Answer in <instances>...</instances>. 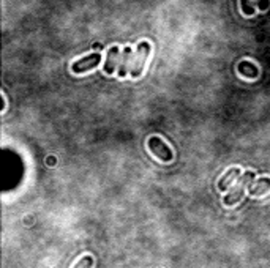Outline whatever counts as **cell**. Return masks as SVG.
Returning a JSON list of instances; mask_svg holds the SVG:
<instances>
[{
    "label": "cell",
    "instance_id": "5b68a950",
    "mask_svg": "<svg viewBox=\"0 0 270 268\" xmlns=\"http://www.w3.org/2000/svg\"><path fill=\"white\" fill-rule=\"evenodd\" d=\"M240 175H242L240 167H231L228 172H225V175L218 180V190L220 191H226L234 182L240 178Z\"/></svg>",
    "mask_w": 270,
    "mask_h": 268
},
{
    "label": "cell",
    "instance_id": "8992f818",
    "mask_svg": "<svg viewBox=\"0 0 270 268\" xmlns=\"http://www.w3.org/2000/svg\"><path fill=\"white\" fill-rule=\"evenodd\" d=\"M270 191V178L268 177H261L251 183V186L248 188V193L251 197H261L264 194H267Z\"/></svg>",
    "mask_w": 270,
    "mask_h": 268
},
{
    "label": "cell",
    "instance_id": "9c48e42d",
    "mask_svg": "<svg viewBox=\"0 0 270 268\" xmlns=\"http://www.w3.org/2000/svg\"><path fill=\"white\" fill-rule=\"evenodd\" d=\"M131 55H133L131 48H130V46H126V48L123 49V55H122V59H120L119 71H117V74H119V77H125V76H126L128 66H130V62H131Z\"/></svg>",
    "mask_w": 270,
    "mask_h": 268
},
{
    "label": "cell",
    "instance_id": "6da1fadb",
    "mask_svg": "<svg viewBox=\"0 0 270 268\" xmlns=\"http://www.w3.org/2000/svg\"><path fill=\"white\" fill-rule=\"evenodd\" d=\"M254 173H256V172H253V170L243 172L242 175H240V178L237 180L236 186H234V188L225 196V199H223V204L228 205V207H231V205H236L237 202H240V199H242L243 194H245V190L250 188L251 183L254 182Z\"/></svg>",
    "mask_w": 270,
    "mask_h": 268
},
{
    "label": "cell",
    "instance_id": "ba28073f",
    "mask_svg": "<svg viewBox=\"0 0 270 268\" xmlns=\"http://www.w3.org/2000/svg\"><path fill=\"white\" fill-rule=\"evenodd\" d=\"M239 69V73L243 76V77H248V79H256L257 76H259V69H257V66L248 60H243L239 63L237 66Z\"/></svg>",
    "mask_w": 270,
    "mask_h": 268
},
{
    "label": "cell",
    "instance_id": "52a82bcc",
    "mask_svg": "<svg viewBox=\"0 0 270 268\" xmlns=\"http://www.w3.org/2000/svg\"><path fill=\"white\" fill-rule=\"evenodd\" d=\"M119 48L117 46H112V48L108 51V57H106V62H104L103 66V71L106 74H112L117 68V63H119Z\"/></svg>",
    "mask_w": 270,
    "mask_h": 268
},
{
    "label": "cell",
    "instance_id": "3957f363",
    "mask_svg": "<svg viewBox=\"0 0 270 268\" xmlns=\"http://www.w3.org/2000/svg\"><path fill=\"white\" fill-rule=\"evenodd\" d=\"M150 49L152 46L149 41H141L138 44V55L134 59V65H133V69H131V77H139L143 76L144 73V66H146V62L149 59V54H150Z\"/></svg>",
    "mask_w": 270,
    "mask_h": 268
},
{
    "label": "cell",
    "instance_id": "8fae6325",
    "mask_svg": "<svg viewBox=\"0 0 270 268\" xmlns=\"http://www.w3.org/2000/svg\"><path fill=\"white\" fill-rule=\"evenodd\" d=\"M92 266H93V257L87 254L84 257H81L73 268H92Z\"/></svg>",
    "mask_w": 270,
    "mask_h": 268
},
{
    "label": "cell",
    "instance_id": "30bf717a",
    "mask_svg": "<svg viewBox=\"0 0 270 268\" xmlns=\"http://www.w3.org/2000/svg\"><path fill=\"white\" fill-rule=\"evenodd\" d=\"M240 7H242L243 15H246V16H251V15L256 13V10H254V0H240Z\"/></svg>",
    "mask_w": 270,
    "mask_h": 268
},
{
    "label": "cell",
    "instance_id": "277c9868",
    "mask_svg": "<svg viewBox=\"0 0 270 268\" xmlns=\"http://www.w3.org/2000/svg\"><path fill=\"white\" fill-rule=\"evenodd\" d=\"M101 62V54L95 52V54H90V55H86L82 57V59L76 60L73 65H72V71L75 74H82V73H87L90 69L97 68Z\"/></svg>",
    "mask_w": 270,
    "mask_h": 268
},
{
    "label": "cell",
    "instance_id": "7a4b0ae2",
    "mask_svg": "<svg viewBox=\"0 0 270 268\" xmlns=\"http://www.w3.org/2000/svg\"><path fill=\"white\" fill-rule=\"evenodd\" d=\"M147 145H149V150H150L152 153H154L161 162H171V161H172V158H174L172 150L168 147V144L164 142L161 137L152 136V137L149 139Z\"/></svg>",
    "mask_w": 270,
    "mask_h": 268
}]
</instances>
